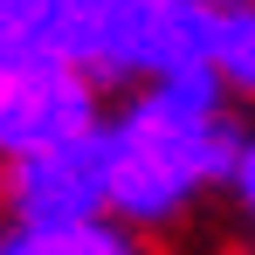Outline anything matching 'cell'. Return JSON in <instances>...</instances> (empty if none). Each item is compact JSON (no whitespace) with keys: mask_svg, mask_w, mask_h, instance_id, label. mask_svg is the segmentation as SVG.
<instances>
[{"mask_svg":"<svg viewBox=\"0 0 255 255\" xmlns=\"http://www.w3.org/2000/svg\"><path fill=\"white\" fill-rule=\"evenodd\" d=\"M221 200L235 207L242 235L255 242V125H249V138H242V152H235V172H228V193H221Z\"/></svg>","mask_w":255,"mask_h":255,"instance_id":"cell-7","label":"cell"},{"mask_svg":"<svg viewBox=\"0 0 255 255\" xmlns=\"http://www.w3.org/2000/svg\"><path fill=\"white\" fill-rule=\"evenodd\" d=\"M0 255H152V249L125 221H83V228H0Z\"/></svg>","mask_w":255,"mask_h":255,"instance_id":"cell-5","label":"cell"},{"mask_svg":"<svg viewBox=\"0 0 255 255\" xmlns=\"http://www.w3.org/2000/svg\"><path fill=\"white\" fill-rule=\"evenodd\" d=\"M111 118L104 90L76 76V69H28L14 83H0V166H21V159H42L55 145H76L97 138Z\"/></svg>","mask_w":255,"mask_h":255,"instance_id":"cell-3","label":"cell"},{"mask_svg":"<svg viewBox=\"0 0 255 255\" xmlns=\"http://www.w3.org/2000/svg\"><path fill=\"white\" fill-rule=\"evenodd\" d=\"M249 138V118L228 90L207 76L125 90L104 118V166H111V221L131 235H172L193 221L200 200L228 193L235 152Z\"/></svg>","mask_w":255,"mask_h":255,"instance_id":"cell-1","label":"cell"},{"mask_svg":"<svg viewBox=\"0 0 255 255\" xmlns=\"http://www.w3.org/2000/svg\"><path fill=\"white\" fill-rule=\"evenodd\" d=\"M207 83H221L235 104H255V0H214Z\"/></svg>","mask_w":255,"mask_h":255,"instance_id":"cell-4","label":"cell"},{"mask_svg":"<svg viewBox=\"0 0 255 255\" xmlns=\"http://www.w3.org/2000/svg\"><path fill=\"white\" fill-rule=\"evenodd\" d=\"M28 69H55V55H48V7L42 0H0V83L28 76Z\"/></svg>","mask_w":255,"mask_h":255,"instance_id":"cell-6","label":"cell"},{"mask_svg":"<svg viewBox=\"0 0 255 255\" xmlns=\"http://www.w3.org/2000/svg\"><path fill=\"white\" fill-rule=\"evenodd\" d=\"M83 221H111L104 131L55 145L42 159L0 166V228H83Z\"/></svg>","mask_w":255,"mask_h":255,"instance_id":"cell-2","label":"cell"}]
</instances>
